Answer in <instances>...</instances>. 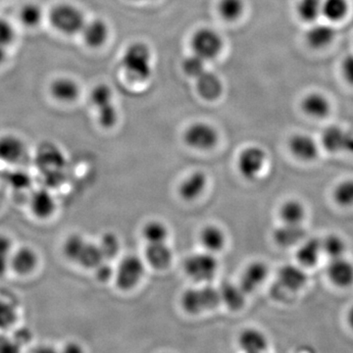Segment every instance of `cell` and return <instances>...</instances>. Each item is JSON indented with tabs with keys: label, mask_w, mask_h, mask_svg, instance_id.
<instances>
[{
	"label": "cell",
	"mask_w": 353,
	"mask_h": 353,
	"mask_svg": "<svg viewBox=\"0 0 353 353\" xmlns=\"http://www.w3.org/2000/svg\"><path fill=\"white\" fill-rule=\"evenodd\" d=\"M51 97L60 103H72L80 97L78 83L68 77L54 79L50 85Z\"/></svg>",
	"instance_id": "obj_14"
},
{
	"label": "cell",
	"mask_w": 353,
	"mask_h": 353,
	"mask_svg": "<svg viewBox=\"0 0 353 353\" xmlns=\"http://www.w3.org/2000/svg\"><path fill=\"white\" fill-rule=\"evenodd\" d=\"M145 274V264L136 255L125 257L115 270L116 285L119 289L129 290L141 282Z\"/></svg>",
	"instance_id": "obj_7"
},
{
	"label": "cell",
	"mask_w": 353,
	"mask_h": 353,
	"mask_svg": "<svg viewBox=\"0 0 353 353\" xmlns=\"http://www.w3.org/2000/svg\"><path fill=\"white\" fill-rule=\"evenodd\" d=\"M218 139V132L208 123H194L183 132V141L185 145L196 150H211L217 145Z\"/></svg>",
	"instance_id": "obj_6"
},
{
	"label": "cell",
	"mask_w": 353,
	"mask_h": 353,
	"mask_svg": "<svg viewBox=\"0 0 353 353\" xmlns=\"http://www.w3.org/2000/svg\"><path fill=\"white\" fill-rule=\"evenodd\" d=\"M43 18V11L39 4L29 2L21 7L19 19L23 26L27 28H36L41 25Z\"/></svg>",
	"instance_id": "obj_36"
},
{
	"label": "cell",
	"mask_w": 353,
	"mask_h": 353,
	"mask_svg": "<svg viewBox=\"0 0 353 353\" xmlns=\"http://www.w3.org/2000/svg\"><path fill=\"white\" fill-rule=\"evenodd\" d=\"M196 80L197 92L206 101H214L222 94V82L215 74L204 71Z\"/></svg>",
	"instance_id": "obj_27"
},
{
	"label": "cell",
	"mask_w": 353,
	"mask_h": 353,
	"mask_svg": "<svg viewBox=\"0 0 353 353\" xmlns=\"http://www.w3.org/2000/svg\"><path fill=\"white\" fill-rule=\"evenodd\" d=\"M13 243L6 234H0V278L10 269L11 255L13 252Z\"/></svg>",
	"instance_id": "obj_42"
},
{
	"label": "cell",
	"mask_w": 353,
	"mask_h": 353,
	"mask_svg": "<svg viewBox=\"0 0 353 353\" xmlns=\"http://www.w3.org/2000/svg\"><path fill=\"white\" fill-rule=\"evenodd\" d=\"M245 4L243 0H220L218 10L221 17L227 21H234L241 17Z\"/></svg>",
	"instance_id": "obj_41"
},
{
	"label": "cell",
	"mask_w": 353,
	"mask_h": 353,
	"mask_svg": "<svg viewBox=\"0 0 353 353\" xmlns=\"http://www.w3.org/2000/svg\"><path fill=\"white\" fill-rule=\"evenodd\" d=\"M81 34L88 48H99L108 41L109 30L104 21L95 19L85 22Z\"/></svg>",
	"instance_id": "obj_21"
},
{
	"label": "cell",
	"mask_w": 353,
	"mask_h": 353,
	"mask_svg": "<svg viewBox=\"0 0 353 353\" xmlns=\"http://www.w3.org/2000/svg\"><path fill=\"white\" fill-rule=\"evenodd\" d=\"M94 270L95 271V276H97V280L101 281V282H108L115 275V270L108 263V260H103L101 264L95 267Z\"/></svg>",
	"instance_id": "obj_46"
},
{
	"label": "cell",
	"mask_w": 353,
	"mask_h": 353,
	"mask_svg": "<svg viewBox=\"0 0 353 353\" xmlns=\"http://www.w3.org/2000/svg\"><path fill=\"white\" fill-rule=\"evenodd\" d=\"M97 245H99L104 260L113 259L120 252L119 238L111 232L102 234L101 241Z\"/></svg>",
	"instance_id": "obj_40"
},
{
	"label": "cell",
	"mask_w": 353,
	"mask_h": 353,
	"mask_svg": "<svg viewBox=\"0 0 353 353\" xmlns=\"http://www.w3.org/2000/svg\"><path fill=\"white\" fill-rule=\"evenodd\" d=\"M17 320V311L12 304L0 299V330L11 328Z\"/></svg>",
	"instance_id": "obj_43"
},
{
	"label": "cell",
	"mask_w": 353,
	"mask_h": 353,
	"mask_svg": "<svg viewBox=\"0 0 353 353\" xmlns=\"http://www.w3.org/2000/svg\"><path fill=\"white\" fill-rule=\"evenodd\" d=\"M16 38L15 30L9 21L0 18V46L8 48Z\"/></svg>",
	"instance_id": "obj_45"
},
{
	"label": "cell",
	"mask_w": 353,
	"mask_h": 353,
	"mask_svg": "<svg viewBox=\"0 0 353 353\" xmlns=\"http://www.w3.org/2000/svg\"><path fill=\"white\" fill-rule=\"evenodd\" d=\"M194 54L203 60L214 59L223 48V39L214 30L202 28L197 30L190 41Z\"/></svg>",
	"instance_id": "obj_5"
},
{
	"label": "cell",
	"mask_w": 353,
	"mask_h": 353,
	"mask_svg": "<svg viewBox=\"0 0 353 353\" xmlns=\"http://www.w3.org/2000/svg\"><path fill=\"white\" fill-rule=\"evenodd\" d=\"M332 197L336 205L348 208L353 206V179H345L334 185Z\"/></svg>",
	"instance_id": "obj_32"
},
{
	"label": "cell",
	"mask_w": 353,
	"mask_h": 353,
	"mask_svg": "<svg viewBox=\"0 0 353 353\" xmlns=\"http://www.w3.org/2000/svg\"><path fill=\"white\" fill-rule=\"evenodd\" d=\"M48 19L53 29L66 36H74L82 32L85 24L82 10L68 2H61L53 6Z\"/></svg>",
	"instance_id": "obj_2"
},
{
	"label": "cell",
	"mask_w": 353,
	"mask_h": 353,
	"mask_svg": "<svg viewBox=\"0 0 353 353\" xmlns=\"http://www.w3.org/2000/svg\"><path fill=\"white\" fill-rule=\"evenodd\" d=\"M87 241L81 234H70L63 243V253L65 256L71 261H78Z\"/></svg>",
	"instance_id": "obj_39"
},
{
	"label": "cell",
	"mask_w": 353,
	"mask_h": 353,
	"mask_svg": "<svg viewBox=\"0 0 353 353\" xmlns=\"http://www.w3.org/2000/svg\"><path fill=\"white\" fill-rule=\"evenodd\" d=\"M350 6L347 0H323L322 15L330 22H340L347 17Z\"/></svg>",
	"instance_id": "obj_31"
},
{
	"label": "cell",
	"mask_w": 353,
	"mask_h": 353,
	"mask_svg": "<svg viewBox=\"0 0 353 353\" xmlns=\"http://www.w3.org/2000/svg\"><path fill=\"white\" fill-rule=\"evenodd\" d=\"M183 269L192 280L202 284H208L215 278L218 271V262L213 253H194L185 260Z\"/></svg>",
	"instance_id": "obj_4"
},
{
	"label": "cell",
	"mask_w": 353,
	"mask_h": 353,
	"mask_svg": "<svg viewBox=\"0 0 353 353\" xmlns=\"http://www.w3.org/2000/svg\"><path fill=\"white\" fill-rule=\"evenodd\" d=\"M29 205L32 214L41 220L48 219L54 214L57 209L54 197L46 189L34 190L30 197Z\"/></svg>",
	"instance_id": "obj_15"
},
{
	"label": "cell",
	"mask_w": 353,
	"mask_h": 353,
	"mask_svg": "<svg viewBox=\"0 0 353 353\" xmlns=\"http://www.w3.org/2000/svg\"><path fill=\"white\" fill-rule=\"evenodd\" d=\"M38 264V254L29 246H21L13 250L10 259V269L17 275H30L36 270Z\"/></svg>",
	"instance_id": "obj_13"
},
{
	"label": "cell",
	"mask_w": 353,
	"mask_h": 353,
	"mask_svg": "<svg viewBox=\"0 0 353 353\" xmlns=\"http://www.w3.org/2000/svg\"><path fill=\"white\" fill-rule=\"evenodd\" d=\"M323 255L321 239L309 238L301 241L296 253L297 263L303 268L316 266Z\"/></svg>",
	"instance_id": "obj_19"
},
{
	"label": "cell",
	"mask_w": 353,
	"mask_h": 353,
	"mask_svg": "<svg viewBox=\"0 0 353 353\" xmlns=\"http://www.w3.org/2000/svg\"><path fill=\"white\" fill-rule=\"evenodd\" d=\"M13 340L21 347L23 343H28L31 340V333L27 329H20L19 331H17V333H15Z\"/></svg>",
	"instance_id": "obj_49"
},
{
	"label": "cell",
	"mask_w": 353,
	"mask_h": 353,
	"mask_svg": "<svg viewBox=\"0 0 353 353\" xmlns=\"http://www.w3.org/2000/svg\"><path fill=\"white\" fill-rule=\"evenodd\" d=\"M289 150L297 159L311 162L319 154V146L312 137L306 134H294L289 141Z\"/></svg>",
	"instance_id": "obj_12"
},
{
	"label": "cell",
	"mask_w": 353,
	"mask_h": 353,
	"mask_svg": "<svg viewBox=\"0 0 353 353\" xmlns=\"http://www.w3.org/2000/svg\"><path fill=\"white\" fill-rule=\"evenodd\" d=\"M90 99L92 105L97 108V111L114 108L112 90L108 85L103 83L95 85L92 88Z\"/></svg>",
	"instance_id": "obj_34"
},
{
	"label": "cell",
	"mask_w": 353,
	"mask_h": 353,
	"mask_svg": "<svg viewBox=\"0 0 353 353\" xmlns=\"http://www.w3.org/2000/svg\"><path fill=\"white\" fill-rule=\"evenodd\" d=\"M104 259L102 256L101 250H99L97 243L87 241L85 248H83L80 257H79L77 263L80 264L83 268L94 269L97 265L101 263Z\"/></svg>",
	"instance_id": "obj_37"
},
{
	"label": "cell",
	"mask_w": 353,
	"mask_h": 353,
	"mask_svg": "<svg viewBox=\"0 0 353 353\" xmlns=\"http://www.w3.org/2000/svg\"><path fill=\"white\" fill-rule=\"evenodd\" d=\"M145 254L146 261L157 270L166 269L173 259V253L166 243H148Z\"/></svg>",
	"instance_id": "obj_23"
},
{
	"label": "cell",
	"mask_w": 353,
	"mask_h": 353,
	"mask_svg": "<svg viewBox=\"0 0 353 353\" xmlns=\"http://www.w3.org/2000/svg\"><path fill=\"white\" fill-rule=\"evenodd\" d=\"M27 154L24 141L15 134H3L0 137V161L7 164H17Z\"/></svg>",
	"instance_id": "obj_11"
},
{
	"label": "cell",
	"mask_w": 353,
	"mask_h": 353,
	"mask_svg": "<svg viewBox=\"0 0 353 353\" xmlns=\"http://www.w3.org/2000/svg\"><path fill=\"white\" fill-rule=\"evenodd\" d=\"M122 66L127 76L137 82H143L152 76V53L145 43H134L125 51Z\"/></svg>",
	"instance_id": "obj_1"
},
{
	"label": "cell",
	"mask_w": 353,
	"mask_h": 353,
	"mask_svg": "<svg viewBox=\"0 0 353 353\" xmlns=\"http://www.w3.org/2000/svg\"><path fill=\"white\" fill-rule=\"evenodd\" d=\"M266 152L259 146H248L238 157L239 172L246 180L256 179L263 170L266 163Z\"/></svg>",
	"instance_id": "obj_9"
},
{
	"label": "cell",
	"mask_w": 353,
	"mask_h": 353,
	"mask_svg": "<svg viewBox=\"0 0 353 353\" xmlns=\"http://www.w3.org/2000/svg\"><path fill=\"white\" fill-rule=\"evenodd\" d=\"M143 236L148 243H166L169 230L160 221H150L143 228Z\"/></svg>",
	"instance_id": "obj_33"
},
{
	"label": "cell",
	"mask_w": 353,
	"mask_h": 353,
	"mask_svg": "<svg viewBox=\"0 0 353 353\" xmlns=\"http://www.w3.org/2000/svg\"><path fill=\"white\" fill-rule=\"evenodd\" d=\"M341 73L348 83L353 85V54L347 55L341 62Z\"/></svg>",
	"instance_id": "obj_47"
},
{
	"label": "cell",
	"mask_w": 353,
	"mask_h": 353,
	"mask_svg": "<svg viewBox=\"0 0 353 353\" xmlns=\"http://www.w3.org/2000/svg\"><path fill=\"white\" fill-rule=\"evenodd\" d=\"M0 205H1V196H0Z\"/></svg>",
	"instance_id": "obj_53"
},
{
	"label": "cell",
	"mask_w": 353,
	"mask_h": 353,
	"mask_svg": "<svg viewBox=\"0 0 353 353\" xmlns=\"http://www.w3.org/2000/svg\"><path fill=\"white\" fill-rule=\"evenodd\" d=\"M303 112L314 119H323L329 115L331 103L324 94L312 92L306 95L301 102Z\"/></svg>",
	"instance_id": "obj_22"
},
{
	"label": "cell",
	"mask_w": 353,
	"mask_h": 353,
	"mask_svg": "<svg viewBox=\"0 0 353 353\" xmlns=\"http://www.w3.org/2000/svg\"><path fill=\"white\" fill-rule=\"evenodd\" d=\"M347 320L348 323V326H350L353 331V305L352 306V307L348 309Z\"/></svg>",
	"instance_id": "obj_52"
},
{
	"label": "cell",
	"mask_w": 353,
	"mask_h": 353,
	"mask_svg": "<svg viewBox=\"0 0 353 353\" xmlns=\"http://www.w3.org/2000/svg\"><path fill=\"white\" fill-rule=\"evenodd\" d=\"M208 179L204 172H192L179 185V194L183 201H196L208 187Z\"/></svg>",
	"instance_id": "obj_17"
},
{
	"label": "cell",
	"mask_w": 353,
	"mask_h": 353,
	"mask_svg": "<svg viewBox=\"0 0 353 353\" xmlns=\"http://www.w3.org/2000/svg\"><path fill=\"white\" fill-rule=\"evenodd\" d=\"M220 303L219 290L208 284L185 290L181 299L183 308L190 314H199L211 310L217 307Z\"/></svg>",
	"instance_id": "obj_3"
},
{
	"label": "cell",
	"mask_w": 353,
	"mask_h": 353,
	"mask_svg": "<svg viewBox=\"0 0 353 353\" xmlns=\"http://www.w3.org/2000/svg\"><path fill=\"white\" fill-rule=\"evenodd\" d=\"M336 37V30L333 26L317 24L312 26L306 32V41L310 48L322 50L333 43Z\"/></svg>",
	"instance_id": "obj_25"
},
{
	"label": "cell",
	"mask_w": 353,
	"mask_h": 353,
	"mask_svg": "<svg viewBox=\"0 0 353 353\" xmlns=\"http://www.w3.org/2000/svg\"><path fill=\"white\" fill-rule=\"evenodd\" d=\"M307 210L299 199H288L279 208V217L284 224L303 225Z\"/></svg>",
	"instance_id": "obj_24"
},
{
	"label": "cell",
	"mask_w": 353,
	"mask_h": 353,
	"mask_svg": "<svg viewBox=\"0 0 353 353\" xmlns=\"http://www.w3.org/2000/svg\"><path fill=\"white\" fill-rule=\"evenodd\" d=\"M301 265L288 264L281 267L278 273L277 283L274 290H280L285 294H294L303 290L307 284V274Z\"/></svg>",
	"instance_id": "obj_8"
},
{
	"label": "cell",
	"mask_w": 353,
	"mask_h": 353,
	"mask_svg": "<svg viewBox=\"0 0 353 353\" xmlns=\"http://www.w3.org/2000/svg\"><path fill=\"white\" fill-rule=\"evenodd\" d=\"M268 266L262 261H254L248 265L241 275L240 285L246 294L255 292L268 277Z\"/></svg>",
	"instance_id": "obj_16"
},
{
	"label": "cell",
	"mask_w": 353,
	"mask_h": 353,
	"mask_svg": "<svg viewBox=\"0 0 353 353\" xmlns=\"http://www.w3.org/2000/svg\"><path fill=\"white\" fill-rule=\"evenodd\" d=\"M199 240L206 252H219L226 245V234L221 228L215 225H208L201 230Z\"/></svg>",
	"instance_id": "obj_28"
},
{
	"label": "cell",
	"mask_w": 353,
	"mask_h": 353,
	"mask_svg": "<svg viewBox=\"0 0 353 353\" xmlns=\"http://www.w3.org/2000/svg\"><path fill=\"white\" fill-rule=\"evenodd\" d=\"M326 274L330 282L341 289L353 285V263L345 256L330 259Z\"/></svg>",
	"instance_id": "obj_10"
},
{
	"label": "cell",
	"mask_w": 353,
	"mask_h": 353,
	"mask_svg": "<svg viewBox=\"0 0 353 353\" xmlns=\"http://www.w3.org/2000/svg\"><path fill=\"white\" fill-rule=\"evenodd\" d=\"M239 345L246 353H259L267 350L268 340L260 330L245 329L239 336Z\"/></svg>",
	"instance_id": "obj_26"
},
{
	"label": "cell",
	"mask_w": 353,
	"mask_h": 353,
	"mask_svg": "<svg viewBox=\"0 0 353 353\" xmlns=\"http://www.w3.org/2000/svg\"><path fill=\"white\" fill-rule=\"evenodd\" d=\"M183 72L192 78H199L205 71V60L194 54L188 57L183 63Z\"/></svg>",
	"instance_id": "obj_44"
},
{
	"label": "cell",
	"mask_w": 353,
	"mask_h": 353,
	"mask_svg": "<svg viewBox=\"0 0 353 353\" xmlns=\"http://www.w3.org/2000/svg\"><path fill=\"white\" fill-rule=\"evenodd\" d=\"M323 254L329 259L345 256L347 252V243L345 239L338 234H330L321 239Z\"/></svg>",
	"instance_id": "obj_30"
},
{
	"label": "cell",
	"mask_w": 353,
	"mask_h": 353,
	"mask_svg": "<svg viewBox=\"0 0 353 353\" xmlns=\"http://www.w3.org/2000/svg\"><path fill=\"white\" fill-rule=\"evenodd\" d=\"M323 0H301L297 6L299 18L305 22H315L322 15Z\"/></svg>",
	"instance_id": "obj_38"
},
{
	"label": "cell",
	"mask_w": 353,
	"mask_h": 353,
	"mask_svg": "<svg viewBox=\"0 0 353 353\" xmlns=\"http://www.w3.org/2000/svg\"><path fill=\"white\" fill-rule=\"evenodd\" d=\"M306 231L303 225H290L282 223L274 231L273 239L281 248H292L299 245L305 239Z\"/></svg>",
	"instance_id": "obj_20"
},
{
	"label": "cell",
	"mask_w": 353,
	"mask_h": 353,
	"mask_svg": "<svg viewBox=\"0 0 353 353\" xmlns=\"http://www.w3.org/2000/svg\"><path fill=\"white\" fill-rule=\"evenodd\" d=\"M64 352L68 353H79L82 352L83 350L78 343H69L65 345Z\"/></svg>",
	"instance_id": "obj_50"
},
{
	"label": "cell",
	"mask_w": 353,
	"mask_h": 353,
	"mask_svg": "<svg viewBox=\"0 0 353 353\" xmlns=\"http://www.w3.org/2000/svg\"><path fill=\"white\" fill-rule=\"evenodd\" d=\"M220 299L231 310H240L245 303L246 294L240 285L234 283H223L219 288Z\"/></svg>",
	"instance_id": "obj_29"
},
{
	"label": "cell",
	"mask_w": 353,
	"mask_h": 353,
	"mask_svg": "<svg viewBox=\"0 0 353 353\" xmlns=\"http://www.w3.org/2000/svg\"><path fill=\"white\" fill-rule=\"evenodd\" d=\"M20 352V345L13 339L6 336H0V352Z\"/></svg>",
	"instance_id": "obj_48"
},
{
	"label": "cell",
	"mask_w": 353,
	"mask_h": 353,
	"mask_svg": "<svg viewBox=\"0 0 353 353\" xmlns=\"http://www.w3.org/2000/svg\"><path fill=\"white\" fill-rule=\"evenodd\" d=\"M322 143L327 152H339L347 150L353 152V136L341 128H328L323 134Z\"/></svg>",
	"instance_id": "obj_18"
},
{
	"label": "cell",
	"mask_w": 353,
	"mask_h": 353,
	"mask_svg": "<svg viewBox=\"0 0 353 353\" xmlns=\"http://www.w3.org/2000/svg\"><path fill=\"white\" fill-rule=\"evenodd\" d=\"M38 163L46 168L53 169L64 164V158L59 148L50 145H43L38 152Z\"/></svg>",
	"instance_id": "obj_35"
},
{
	"label": "cell",
	"mask_w": 353,
	"mask_h": 353,
	"mask_svg": "<svg viewBox=\"0 0 353 353\" xmlns=\"http://www.w3.org/2000/svg\"><path fill=\"white\" fill-rule=\"evenodd\" d=\"M7 51L6 48L4 46H0V66L6 61Z\"/></svg>",
	"instance_id": "obj_51"
}]
</instances>
